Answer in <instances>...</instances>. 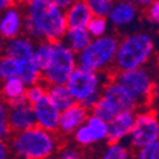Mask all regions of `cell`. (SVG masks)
<instances>
[{"instance_id":"obj_1","label":"cell","mask_w":159,"mask_h":159,"mask_svg":"<svg viewBox=\"0 0 159 159\" xmlns=\"http://www.w3.org/2000/svg\"><path fill=\"white\" fill-rule=\"evenodd\" d=\"M23 34L32 41L60 42L68 31L65 11L54 0H30L23 4Z\"/></svg>"},{"instance_id":"obj_2","label":"cell","mask_w":159,"mask_h":159,"mask_svg":"<svg viewBox=\"0 0 159 159\" xmlns=\"http://www.w3.org/2000/svg\"><path fill=\"white\" fill-rule=\"evenodd\" d=\"M8 145L16 159H52L60 149V136L33 126L11 134Z\"/></svg>"},{"instance_id":"obj_3","label":"cell","mask_w":159,"mask_h":159,"mask_svg":"<svg viewBox=\"0 0 159 159\" xmlns=\"http://www.w3.org/2000/svg\"><path fill=\"white\" fill-rule=\"evenodd\" d=\"M155 52L153 36L147 31H132L118 38L113 71L147 68Z\"/></svg>"},{"instance_id":"obj_4","label":"cell","mask_w":159,"mask_h":159,"mask_svg":"<svg viewBox=\"0 0 159 159\" xmlns=\"http://www.w3.org/2000/svg\"><path fill=\"white\" fill-rule=\"evenodd\" d=\"M110 78L111 74L92 71L76 65L65 85L74 102L90 111L102 96L103 88L108 83Z\"/></svg>"},{"instance_id":"obj_5","label":"cell","mask_w":159,"mask_h":159,"mask_svg":"<svg viewBox=\"0 0 159 159\" xmlns=\"http://www.w3.org/2000/svg\"><path fill=\"white\" fill-rule=\"evenodd\" d=\"M118 38L120 37L115 33L92 38L89 45L76 55L78 65L92 71L110 74L113 70Z\"/></svg>"},{"instance_id":"obj_6","label":"cell","mask_w":159,"mask_h":159,"mask_svg":"<svg viewBox=\"0 0 159 159\" xmlns=\"http://www.w3.org/2000/svg\"><path fill=\"white\" fill-rule=\"evenodd\" d=\"M111 78L120 84L138 106V110L150 107L154 88V74L148 68H140L129 71H113Z\"/></svg>"},{"instance_id":"obj_7","label":"cell","mask_w":159,"mask_h":159,"mask_svg":"<svg viewBox=\"0 0 159 159\" xmlns=\"http://www.w3.org/2000/svg\"><path fill=\"white\" fill-rule=\"evenodd\" d=\"M76 65V55L74 52L66 47L62 41L54 42L52 56L41 73V82L46 87L65 84Z\"/></svg>"},{"instance_id":"obj_8","label":"cell","mask_w":159,"mask_h":159,"mask_svg":"<svg viewBox=\"0 0 159 159\" xmlns=\"http://www.w3.org/2000/svg\"><path fill=\"white\" fill-rule=\"evenodd\" d=\"M155 141H159L158 115L152 107L136 111L134 126L127 138V145L135 152Z\"/></svg>"},{"instance_id":"obj_9","label":"cell","mask_w":159,"mask_h":159,"mask_svg":"<svg viewBox=\"0 0 159 159\" xmlns=\"http://www.w3.org/2000/svg\"><path fill=\"white\" fill-rule=\"evenodd\" d=\"M140 16L141 9L135 4V2L120 0V2H113L107 20L111 28L127 34L138 25Z\"/></svg>"},{"instance_id":"obj_10","label":"cell","mask_w":159,"mask_h":159,"mask_svg":"<svg viewBox=\"0 0 159 159\" xmlns=\"http://www.w3.org/2000/svg\"><path fill=\"white\" fill-rule=\"evenodd\" d=\"M76 148H90L108 141V125L101 118L90 115L85 122L71 135Z\"/></svg>"},{"instance_id":"obj_11","label":"cell","mask_w":159,"mask_h":159,"mask_svg":"<svg viewBox=\"0 0 159 159\" xmlns=\"http://www.w3.org/2000/svg\"><path fill=\"white\" fill-rule=\"evenodd\" d=\"M8 124L11 134L22 132L36 126L32 106L25 101V98L8 104Z\"/></svg>"},{"instance_id":"obj_12","label":"cell","mask_w":159,"mask_h":159,"mask_svg":"<svg viewBox=\"0 0 159 159\" xmlns=\"http://www.w3.org/2000/svg\"><path fill=\"white\" fill-rule=\"evenodd\" d=\"M24 14L23 8L17 3L0 14V36L4 41L17 38L23 34Z\"/></svg>"},{"instance_id":"obj_13","label":"cell","mask_w":159,"mask_h":159,"mask_svg":"<svg viewBox=\"0 0 159 159\" xmlns=\"http://www.w3.org/2000/svg\"><path fill=\"white\" fill-rule=\"evenodd\" d=\"M88 116H89V111L87 108H84L83 106L78 103H74L71 107L60 112L56 134L61 138L71 136L85 122Z\"/></svg>"},{"instance_id":"obj_14","label":"cell","mask_w":159,"mask_h":159,"mask_svg":"<svg viewBox=\"0 0 159 159\" xmlns=\"http://www.w3.org/2000/svg\"><path fill=\"white\" fill-rule=\"evenodd\" d=\"M33 116H34V124L37 127L50 131V132H57L59 126V117L60 111L50 102L47 96L32 106Z\"/></svg>"},{"instance_id":"obj_15","label":"cell","mask_w":159,"mask_h":159,"mask_svg":"<svg viewBox=\"0 0 159 159\" xmlns=\"http://www.w3.org/2000/svg\"><path fill=\"white\" fill-rule=\"evenodd\" d=\"M102 97L107 99L116 108L117 112H122V111H135L136 112L138 110L136 103L132 101L129 93L120 84L116 83L112 78H110L108 83L104 85Z\"/></svg>"},{"instance_id":"obj_16","label":"cell","mask_w":159,"mask_h":159,"mask_svg":"<svg viewBox=\"0 0 159 159\" xmlns=\"http://www.w3.org/2000/svg\"><path fill=\"white\" fill-rule=\"evenodd\" d=\"M135 111L118 112L108 125V143H125L135 121Z\"/></svg>"},{"instance_id":"obj_17","label":"cell","mask_w":159,"mask_h":159,"mask_svg":"<svg viewBox=\"0 0 159 159\" xmlns=\"http://www.w3.org/2000/svg\"><path fill=\"white\" fill-rule=\"evenodd\" d=\"M36 42L27 36H18L17 38L5 41L3 55L16 60H32Z\"/></svg>"},{"instance_id":"obj_18","label":"cell","mask_w":159,"mask_h":159,"mask_svg":"<svg viewBox=\"0 0 159 159\" xmlns=\"http://www.w3.org/2000/svg\"><path fill=\"white\" fill-rule=\"evenodd\" d=\"M92 19V13L84 0H76L65 10V20L68 30L87 28L89 20Z\"/></svg>"},{"instance_id":"obj_19","label":"cell","mask_w":159,"mask_h":159,"mask_svg":"<svg viewBox=\"0 0 159 159\" xmlns=\"http://www.w3.org/2000/svg\"><path fill=\"white\" fill-rule=\"evenodd\" d=\"M25 90H27V85L20 79L10 78L7 80H2L0 83V98L7 104H10L23 99L25 96Z\"/></svg>"},{"instance_id":"obj_20","label":"cell","mask_w":159,"mask_h":159,"mask_svg":"<svg viewBox=\"0 0 159 159\" xmlns=\"http://www.w3.org/2000/svg\"><path fill=\"white\" fill-rule=\"evenodd\" d=\"M92 38L85 28H79V30H68L62 38V42L65 46L70 48L75 55L80 54V52L89 45Z\"/></svg>"},{"instance_id":"obj_21","label":"cell","mask_w":159,"mask_h":159,"mask_svg":"<svg viewBox=\"0 0 159 159\" xmlns=\"http://www.w3.org/2000/svg\"><path fill=\"white\" fill-rule=\"evenodd\" d=\"M46 96L50 99V102L54 104L60 112L66 110V108H69V107H71V106L75 103L65 84L48 85Z\"/></svg>"},{"instance_id":"obj_22","label":"cell","mask_w":159,"mask_h":159,"mask_svg":"<svg viewBox=\"0 0 159 159\" xmlns=\"http://www.w3.org/2000/svg\"><path fill=\"white\" fill-rule=\"evenodd\" d=\"M98 159H134V150L126 143H108Z\"/></svg>"},{"instance_id":"obj_23","label":"cell","mask_w":159,"mask_h":159,"mask_svg":"<svg viewBox=\"0 0 159 159\" xmlns=\"http://www.w3.org/2000/svg\"><path fill=\"white\" fill-rule=\"evenodd\" d=\"M52 51H54V42H47V41L36 42L32 61L34 62L37 69L41 73L47 66V64L52 56Z\"/></svg>"},{"instance_id":"obj_24","label":"cell","mask_w":159,"mask_h":159,"mask_svg":"<svg viewBox=\"0 0 159 159\" xmlns=\"http://www.w3.org/2000/svg\"><path fill=\"white\" fill-rule=\"evenodd\" d=\"M85 30L89 33L90 38H99V37H103L106 34L111 33V27H110L107 18L92 17Z\"/></svg>"},{"instance_id":"obj_25","label":"cell","mask_w":159,"mask_h":159,"mask_svg":"<svg viewBox=\"0 0 159 159\" xmlns=\"http://www.w3.org/2000/svg\"><path fill=\"white\" fill-rule=\"evenodd\" d=\"M19 60L10 59L7 56H0V79L7 80L10 78H18Z\"/></svg>"},{"instance_id":"obj_26","label":"cell","mask_w":159,"mask_h":159,"mask_svg":"<svg viewBox=\"0 0 159 159\" xmlns=\"http://www.w3.org/2000/svg\"><path fill=\"white\" fill-rule=\"evenodd\" d=\"M87 4L92 13V17L107 18L113 5V2H111V0H88Z\"/></svg>"},{"instance_id":"obj_27","label":"cell","mask_w":159,"mask_h":159,"mask_svg":"<svg viewBox=\"0 0 159 159\" xmlns=\"http://www.w3.org/2000/svg\"><path fill=\"white\" fill-rule=\"evenodd\" d=\"M46 93H47V87L42 82H39L37 84L27 87L24 98H25V101H27L31 106H33V104H36L37 102H39L41 99H43L46 97Z\"/></svg>"},{"instance_id":"obj_28","label":"cell","mask_w":159,"mask_h":159,"mask_svg":"<svg viewBox=\"0 0 159 159\" xmlns=\"http://www.w3.org/2000/svg\"><path fill=\"white\" fill-rule=\"evenodd\" d=\"M8 112H9L8 104L0 98V140L2 141L9 140L11 135V131L8 124Z\"/></svg>"},{"instance_id":"obj_29","label":"cell","mask_w":159,"mask_h":159,"mask_svg":"<svg viewBox=\"0 0 159 159\" xmlns=\"http://www.w3.org/2000/svg\"><path fill=\"white\" fill-rule=\"evenodd\" d=\"M134 159H159V141L135 150Z\"/></svg>"},{"instance_id":"obj_30","label":"cell","mask_w":159,"mask_h":159,"mask_svg":"<svg viewBox=\"0 0 159 159\" xmlns=\"http://www.w3.org/2000/svg\"><path fill=\"white\" fill-rule=\"evenodd\" d=\"M52 159H84L80 149L74 145H64L57 150L55 157Z\"/></svg>"},{"instance_id":"obj_31","label":"cell","mask_w":159,"mask_h":159,"mask_svg":"<svg viewBox=\"0 0 159 159\" xmlns=\"http://www.w3.org/2000/svg\"><path fill=\"white\" fill-rule=\"evenodd\" d=\"M147 20L154 25H159V0L150 2V4L144 9Z\"/></svg>"},{"instance_id":"obj_32","label":"cell","mask_w":159,"mask_h":159,"mask_svg":"<svg viewBox=\"0 0 159 159\" xmlns=\"http://www.w3.org/2000/svg\"><path fill=\"white\" fill-rule=\"evenodd\" d=\"M154 106L155 110L154 112L157 115H159V80H157L154 83V88H153V93H152V101H150V106Z\"/></svg>"},{"instance_id":"obj_33","label":"cell","mask_w":159,"mask_h":159,"mask_svg":"<svg viewBox=\"0 0 159 159\" xmlns=\"http://www.w3.org/2000/svg\"><path fill=\"white\" fill-rule=\"evenodd\" d=\"M0 159H11V153L9 149L8 141L0 140Z\"/></svg>"},{"instance_id":"obj_34","label":"cell","mask_w":159,"mask_h":159,"mask_svg":"<svg viewBox=\"0 0 159 159\" xmlns=\"http://www.w3.org/2000/svg\"><path fill=\"white\" fill-rule=\"evenodd\" d=\"M54 3L56 4V7L57 8H60L61 10H66V9H68L70 5H71V3L73 2H70V0H54Z\"/></svg>"},{"instance_id":"obj_35","label":"cell","mask_w":159,"mask_h":159,"mask_svg":"<svg viewBox=\"0 0 159 159\" xmlns=\"http://www.w3.org/2000/svg\"><path fill=\"white\" fill-rule=\"evenodd\" d=\"M13 4H14V2H11V0H0V14L7 9H9Z\"/></svg>"},{"instance_id":"obj_36","label":"cell","mask_w":159,"mask_h":159,"mask_svg":"<svg viewBox=\"0 0 159 159\" xmlns=\"http://www.w3.org/2000/svg\"><path fill=\"white\" fill-rule=\"evenodd\" d=\"M4 45H5V41L0 36V56H3V51H4Z\"/></svg>"},{"instance_id":"obj_37","label":"cell","mask_w":159,"mask_h":159,"mask_svg":"<svg viewBox=\"0 0 159 159\" xmlns=\"http://www.w3.org/2000/svg\"><path fill=\"white\" fill-rule=\"evenodd\" d=\"M0 83H2V79H0Z\"/></svg>"}]
</instances>
